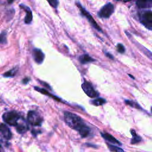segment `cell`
<instances>
[{
    "instance_id": "obj_23",
    "label": "cell",
    "mask_w": 152,
    "mask_h": 152,
    "mask_svg": "<svg viewBox=\"0 0 152 152\" xmlns=\"http://www.w3.org/2000/svg\"><path fill=\"white\" fill-rule=\"evenodd\" d=\"M48 2L51 6H52L54 8H56L59 3L58 1H48Z\"/></svg>"
},
{
    "instance_id": "obj_26",
    "label": "cell",
    "mask_w": 152,
    "mask_h": 152,
    "mask_svg": "<svg viewBox=\"0 0 152 152\" xmlns=\"http://www.w3.org/2000/svg\"><path fill=\"white\" fill-rule=\"evenodd\" d=\"M2 147H1V145H0V151H2Z\"/></svg>"
},
{
    "instance_id": "obj_11",
    "label": "cell",
    "mask_w": 152,
    "mask_h": 152,
    "mask_svg": "<svg viewBox=\"0 0 152 152\" xmlns=\"http://www.w3.org/2000/svg\"><path fill=\"white\" fill-rule=\"evenodd\" d=\"M28 129V126L26 122V121L23 119L22 121L18 122L17 125L16 126V130L20 134L25 133Z\"/></svg>"
},
{
    "instance_id": "obj_12",
    "label": "cell",
    "mask_w": 152,
    "mask_h": 152,
    "mask_svg": "<svg viewBox=\"0 0 152 152\" xmlns=\"http://www.w3.org/2000/svg\"><path fill=\"white\" fill-rule=\"evenodd\" d=\"M101 135L102 137L107 141L115 144H118V145H121V143L116 140L114 137H113L112 135L106 133V132H101Z\"/></svg>"
},
{
    "instance_id": "obj_15",
    "label": "cell",
    "mask_w": 152,
    "mask_h": 152,
    "mask_svg": "<svg viewBox=\"0 0 152 152\" xmlns=\"http://www.w3.org/2000/svg\"><path fill=\"white\" fill-rule=\"evenodd\" d=\"M131 132V134L132 136V138L131 141V143L132 144H135L138 143L139 142H140L141 141V137L140 136H139L138 135H137L134 129H132Z\"/></svg>"
},
{
    "instance_id": "obj_24",
    "label": "cell",
    "mask_w": 152,
    "mask_h": 152,
    "mask_svg": "<svg viewBox=\"0 0 152 152\" xmlns=\"http://www.w3.org/2000/svg\"><path fill=\"white\" fill-rule=\"evenodd\" d=\"M29 81H30V78H28V77H26V78H25L23 80V81H22V82H23V84H27Z\"/></svg>"
},
{
    "instance_id": "obj_6",
    "label": "cell",
    "mask_w": 152,
    "mask_h": 152,
    "mask_svg": "<svg viewBox=\"0 0 152 152\" xmlns=\"http://www.w3.org/2000/svg\"><path fill=\"white\" fill-rule=\"evenodd\" d=\"M77 5H78V7L80 8V11H81L82 15H84V17H86L87 18L88 21L89 23L91 24V26H92L93 27H94L96 30H97L98 31H102L101 28L97 25V24L96 22L94 21V20L93 19V18L92 17V16L90 15V14L88 11H87L83 7H82L81 6V5H80L79 3L77 4Z\"/></svg>"
},
{
    "instance_id": "obj_19",
    "label": "cell",
    "mask_w": 152,
    "mask_h": 152,
    "mask_svg": "<svg viewBox=\"0 0 152 152\" xmlns=\"http://www.w3.org/2000/svg\"><path fill=\"white\" fill-rule=\"evenodd\" d=\"M17 70H18V69H17V68H13V69H11V70H10V71L6 72L5 73H4V74H3V76H4V77H14V76L15 75L16 72H17Z\"/></svg>"
},
{
    "instance_id": "obj_3",
    "label": "cell",
    "mask_w": 152,
    "mask_h": 152,
    "mask_svg": "<svg viewBox=\"0 0 152 152\" xmlns=\"http://www.w3.org/2000/svg\"><path fill=\"white\" fill-rule=\"evenodd\" d=\"M3 120L5 122L11 126H17L18 121L21 119L20 115L15 111L5 112L2 115Z\"/></svg>"
},
{
    "instance_id": "obj_27",
    "label": "cell",
    "mask_w": 152,
    "mask_h": 152,
    "mask_svg": "<svg viewBox=\"0 0 152 152\" xmlns=\"http://www.w3.org/2000/svg\"><path fill=\"white\" fill-rule=\"evenodd\" d=\"M129 75V76H130V77H131V78H133V79H134V77H132V75Z\"/></svg>"
},
{
    "instance_id": "obj_4",
    "label": "cell",
    "mask_w": 152,
    "mask_h": 152,
    "mask_svg": "<svg viewBox=\"0 0 152 152\" xmlns=\"http://www.w3.org/2000/svg\"><path fill=\"white\" fill-rule=\"evenodd\" d=\"M27 121L31 125L40 126L43 122V118L36 111L30 110L27 114Z\"/></svg>"
},
{
    "instance_id": "obj_22",
    "label": "cell",
    "mask_w": 152,
    "mask_h": 152,
    "mask_svg": "<svg viewBox=\"0 0 152 152\" xmlns=\"http://www.w3.org/2000/svg\"><path fill=\"white\" fill-rule=\"evenodd\" d=\"M7 42L6 39V33L3 32L0 34V43H5Z\"/></svg>"
},
{
    "instance_id": "obj_21",
    "label": "cell",
    "mask_w": 152,
    "mask_h": 152,
    "mask_svg": "<svg viewBox=\"0 0 152 152\" xmlns=\"http://www.w3.org/2000/svg\"><path fill=\"white\" fill-rule=\"evenodd\" d=\"M116 49L118 50V52L121 53H123L125 52V48L124 46L121 44V43H118L116 46Z\"/></svg>"
},
{
    "instance_id": "obj_10",
    "label": "cell",
    "mask_w": 152,
    "mask_h": 152,
    "mask_svg": "<svg viewBox=\"0 0 152 152\" xmlns=\"http://www.w3.org/2000/svg\"><path fill=\"white\" fill-rule=\"evenodd\" d=\"M20 7L21 8H22L23 9H24V10L26 12L27 14L26 15L25 19H24V22L26 24H30L31 21H32V18H33V15H32V12L31 11V10L27 6H26L24 4H20Z\"/></svg>"
},
{
    "instance_id": "obj_5",
    "label": "cell",
    "mask_w": 152,
    "mask_h": 152,
    "mask_svg": "<svg viewBox=\"0 0 152 152\" xmlns=\"http://www.w3.org/2000/svg\"><path fill=\"white\" fill-rule=\"evenodd\" d=\"M114 11V7L112 4L107 3L104 5L99 11L98 16L103 18H109Z\"/></svg>"
},
{
    "instance_id": "obj_20",
    "label": "cell",
    "mask_w": 152,
    "mask_h": 152,
    "mask_svg": "<svg viewBox=\"0 0 152 152\" xmlns=\"http://www.w3.org/2000/svg\"><path fill=\"white\" fill-rule=\"evenodd\" d=\"M125 102L126 103V104H128L129 106H131V107H135V108H137V109H138V108L141 109V107L138 105V104H137V103H135V102H134L132 101H131L129 100H126L125 101Z\"/></svg>"
},
{
    "instance_id": "obj_7",
    "label": "cell",
    "mask_w": 152,
    "mask_h": 152,
    "mask_svg": "<svg viewBox=\"0 0 152 152\" xmlns=\"http://www.w3.org/2000/svg\"><path fill=\"white\" fill-rule=\"evenodd\" d=\"M82 88L84 93L90 97H95L98 96V93L94 89L92 85L87 82V81H84L82 84Z\"/></svg>"
},
{
    "instance_id": "obj_2",
    "label": "cell",
    "mask_w": 152,
    "mask_h": 152,
    "mask_svg": "<svg viewBox=\"0 0 152 152\" xmlns=\"http://www.w3.org/2000/svg\"><path fill=\"white\" fill-rule=\"evenodd\" d=\"M139 19L142 24L147 29L152 30V11L145 10L139 13Z\"/></svg>"
},
{
    "instance_id": "obj_17",
    "label": "cell",
    "mask_w": 152,
    "mask_h": 152,
    "mask_svg": "<svg viewBox=\"0 0 152 152\" xmlns=\"http://www.w3.org/2000/svg\"><path fill=\"white\" fill-rule=\"evenodd\" d=\"M107 146L108 147V148L109 149V150L111 152H124V150H122L121 148L115 145H112L109 143H106Z\"/></svg>"
},
{
    "instance_id": "obj_28",
    "label": "cell",
    "mask_w": 152,
    "mask_h": 152,
    "mask_svg": "<svg viewBox=\"0 0 152 152\" xmlns=\"http://www.w3.org/2000/svg\"><path fill=\"white\" fill-rule=\"evenodd\" d=\"M151 111H152V108H151Z\"/></svg>"
},
{
    "instance_id": "obj_14",
    "label": "cell",
    "mask_w": 152,
    "mask_h": 152,
    "mask_svg": "<svg viewBox=\"0 0 152 152\" xmlns=\"http://www.w3.org/2000/svg\"><path fill=\"white\" fill-rule=\"evenodd\" d=\"M79 60H80V62L83 64H87V63H89V62H93L94 61V59H93L91 57H90L87 54H84V55L80 56V57L79 58Z\"/></svg>"
},
{
    "instance_id": "obj_25",
    "label": "cell",
    "mask_w": 152,
    "mask_h": 152,
    "mask_svg": "<svg viewBox=\"0 0 152 152\" xmlns=\"http://www.w3.org/2000/svg\"><path fill=\"white\" fill-rule=\"evenodd\" d=\"M105 55H106V56H107L108 58H110V59H113V56H112L110 53H108V52H105Z\"/></svg>"
},
{
    "instance_id": "obj_9",
    "label": "cell",
    "mask_w": 152,
    "mask_h": 152,
    "mask_svg": "<svg viewBox=\"0 0 152 152\" xmlns=\"http://www.w3.org/2000/svg\"><path fill=\"white\" fill-rule=\"evenodd\" d=\"M0 131L5 139L10 140L11 138L12 134L11 131L5 124L2 123L0 124Z\"/></svg>"
},
{
    "instance_id": "obj_16",
    "label": "cell",
    "mask_w": 152,
    "mask_h": 152,
    "mask_svg": "<svg viewBox=\"0 0 152 152\" xmlns=\"http://www.w3.org/2000/svg\"><path fill=\"white\" fill-rule=\"evenodd\" d=\"M34 89H35L36 91H39V92H40V93H42V94H46V95H48V96H50V97L54 98V99H55V100H56L61 101V100H59L58 97H56V96H52V94H51L50 93H49L48 91H46L45 89L41 88H39V87H34Z\"/></svg>"
},
{
    "instance_id": "obj_13",
    "label": "cell",
    "mask_w": 152,
    "mask_h": 152,
    "mask_svg": "<svg viewBox=\"0 0 152 152\" xmlns=\"http://www.w3.org/2000/svg\"><path fill=\"white\" fill-rule=\"evenodd\" d=\"M137 5L140 8H148L152 7V0L137 1Z\"/></svg>"
},
{
    "instance_id": "obj_1",
    "label": "cell",
    "mask_w": 152,
    "mask_h": 152,
    "mask_svg": "<svg viewBox=\"0 0 152 152\" xmlns=\"http://www.w3.org/2000/svg\"><path fill=\"white\" fill-rule=\"evenodd\" d=\"M64 121L70 128L77 131L82 137H87L90 134V128L76 114L70 112H65Z\"/></svg>"
},
{
    "instance_id": "obj_8",
    "label": "cell",
    "mask_w": 152,
    "mask_h": 152,
    "mask_svg": "<svg viewBox=\"0 0 152 152\" xmlns=\"http://www.w3.org/2000/svg\"><path fill=\"white\" fill-rule=\"evenodd\" d=\"M32 54H33V59L37 64H40L42 63V62L45 59V54L40 49H36V48L34 49L33 50Z\"/></svg>"
},
{
    "instance_id": "obj_18",
    "label": "cell",
    "mask_w": 152,
    "mask_h": 152,
    "mask_svg": "<svg viewBox=\"0 0 152 152\" xmlns=\"http://www.w3.org/2000/svg\"><path fill=\"white\" fill-rule=\"evenodd\" d=\"M106 102V100L103 98H97L91 102V103L95 106H100L104 104Z\"/></svg>"
}]
</instances>
